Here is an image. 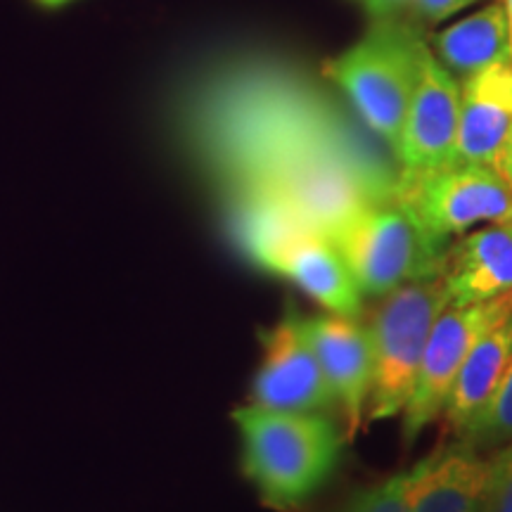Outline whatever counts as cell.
Listing matches in <instances>:
<instances>
[{
	"instance_id": "16",
	"label": "cell",
	"mask_w": 512,
	"mask_h": 512,
	"mask_svg": "<svg viewBox=\"0 0 512 512\" xmlns=\"http://www.w3.org/2000/svg\"><path fill=\"white\" fill-rule=\"evenodd\" d=\"M491 458L475 448L458 444L432 453L430 467L422 475L408 512H479Z\"/></svg>"
},
{
	"instance_id": "4",
	"label": "cell",
	"mask_w": 512,
	"mask_h": 512,
	"mask_svg": "<svg viewBox=\"0 0 512 512\" xmlns=\"http://www.w3.org/2000/svg\"><path fill=\"white\" fill-rule=\"evenodd\" d=\"M366 297L444 273L446 240L434 238L399 200L375 202L328 235Z\"/></svg>"
},
{
	"instance_id": "11",
	"label": "cell",
	"mask_w": 512,
	"mask_h": 512,
	"mask_svg": "<svg viewBox=\"0 0 512 512\" xmlns=\"http://www.w3.org/2000/svg\"><path fill=\"white\" fill-rule=\"evenodd\" d=\"M512 128V64H496L460 81V119L453 162L491 164Z\"/></svg>"
},
{
	"instance_id": "22",
	"label": "cell",
	"mask_w": 512,
	"mask_h": 512,
	"mask_svg": "<svg viewBox=\"0 0 512 512\" xmlns=\"http://www.w3.org/2000/svg\"><path fill=\"white\" fill-rule=\"evenodd\" d=\"M494 169L512 185V128L508 138H505L501 152H498V157L494 159Z\"/></svg>"
},
{
	"instance_id": "18",
	"label": "cell",
	"mask_w": 512,
	"mask_h": 512,
	"mask_svg": "<svg viewBox=\"0 0 512 512\" xmlns=\"http://www.w3.org/2000/svg\"><path fill=\"white\" fill-rule=\"evenodd\" d=\"M460 444L482 451L491 446H505L512 441V361L505 370L496 394L486 403L484 411L465 425L458 434Z\"/></svg>"
},
{
	"instance_id": "9",
	"label": "cell",
	"mask_w": 512,
	"mask_h": 512,
	"mask_svg": "<svg viewBox=\"0 0 512 512\" xmlns=\"http://www.w3.org/2000/svg\"><path fill=\"white\" fill-rule=\"evenodd\" d=\"M460 119V81L434 57L430 43L422 55V67L406 121L401 128L399 171L420 174L453 164Z\"/></svg>"
},
{
	"instance_id": "17",
	"label": "cell",
	"mask_w": 512,
	"mask_h": 512,
	"mask_svg": "<svg viewBox=\"0 0 512 512\" xmlns=\"http://www.w3.org/2000/svg\"><path fill=\"white\" fill-rule=\"evenodd\" d=\"M432 456L422 458L411 470L396 472L394 477L384 479L380 484L356 491L339 508L332 512H408L415 494V486L420 484L422 475L430 467Z\"/></svg>"
},
{
	"instance_id": "1",
	"label": "cell",
	"mask_w": 512,
	"mask_h": 512,
	"mask_svg": "<svg viewBox=\"0 0 512 512\" xmlns=\"http://www.w3.org/2000/svg\"><path fill=\"white\" fill-rule=\"evenodd\" d=\"M190 133L230 190L261 183L313 147L354 138L309 83L268 67L216 74L197 93Z\"/></svg>"
},
{
	"instance_id": "10",
	"label": "cell",
	"mask_w": 512,
	"mask_h": 512,
	"mask_svg": "<svg viewBox=\"0 0 512 512\" xmlns=\"http://www.w3.org/2000/svg\"><path fill=\"white\" fill-rule=\"evenodd\" d=\"M304 325L344 418V441H351L366 420L373 392V344L368 325L337 313L304 318Z\"/></svg>"
},
{
	"instance_id": "5",
	"label": "cell",
	"mask_w": 512,
	"mask_h": 512,
	"mask_svg": "<svg viewBox=\"0 0 512 512\" xmlns=\"http://www.w3.org/2000/svg\"><path fill=\"white\" fill-rule=\"evenodd\" d=\"M446 306L448 294L441 275L403 285L382 297L368 325L373 344V392L366 420L377 422L403 413L434 320Z\"/></svg>"
},
{
	"instance_id": "13",
	"label": "cell",
	"mask_w": 512,
	"mask_h": 512,
	"mask_svg": "<svg viewBox=\"0 0 512 512\" xmlns=\"http://www.w3.org/2000/svg\"><path fill=\"white\" fill-rule=\"evenodd\" d=\"M271 273L292 280L313 302L337 316L356 318L363 309V292L358 290L337 247L330 238L311 228L299 230L287 242Z\"/></svg>"
},
{
	"instance_id": "8",
	"label": "cell",
	"mask_w": 512,
	"mask_h": 512,
	"mask_svg": "<svg viewBox=\"0 0 512 512\" xmlns=\"http://www.w3.org/2000/svg\"><path fill=\"white\" fill-rule=\"evenodd\" d=\"M264 358L252 384V403L273 411L328 413L337 408L306 332L304 316L287 309L271 330L261 332Z\"/></svg>"
},
{
	"instance_id": "24",
	"label": "cell",
	"mask_w": 512,
	"mask_h": 512,
	"mask_svg": "<svg viewBox=\"0 0 512 512\" xmlns=\"http://www.w3.org/2000/svg\"><path fill=\"white\" fill-rule=\"evenodd\" d=\"M503 10H505V19H508V34H510V50H512V0H501Z\"/></svg>"
},
{
	"instance_id": "14",
	"label": "cell",
	"mask_w": 512,
	"mask_h": 512,
	"mask_svg": "<svg viewBox=\"0 0 512 512\" xmlns=\"http://www.w3.org/2000/svg\"><path fill=\"white\" fill-rule=\"evenodd\" d=\"M512 361V313L491 325L467 354L444 406L446 430L458 437L496 394Z\"/></svg>"
},
{
	"instance_id": "3",
	"label": "cell",
	"mask_w": 512,
	"mask_h": 512,
	"mask_svg": "<svg viewBox=\"0 0 512 512\" xmlns=\"http://www.w3.org/2000/svg\"><path fill=\"white\" fill-rule=\"evenodd\" d=\"M425 50V36L408 17L373 19L361 41L325 64V76L394 155Z\"/></svg>"
},
{
	"instance_id": "6",
	"label": "cell",
	"mask_w": 512,
	"mask_h": 512,
	"mask_svg": "<svg viewBox=\"0 0 512 512\" xmlns=\"http://www.w3.org/2000/svg\"><path fill=\"white\" fill-rule=\"evenodd\" d=\"M399 200L434 238L448 240L477 223H512V185L491 164H448L396 178Z\"/></svg>"
},
{
	"instance_id": "23",
	"label": "cell",
	"mask_w": 512,
	"mask_h": 512,
	"mask_svg": "<svg viewBox=\"0 0 512 512\" xmlns=\"http://www.w3.org/2000/svg\"><path fill=\"white\" fill-rule=\"evenodd\" d=\"M34 3L43 10H57V8H64V5L74 3V0H34Z\"/></svg>"
},
{
	"instance_id": "21",
	"label": "cell",
	"mask_w": 512,
	"mask_h": 512,
	"mask_svg": "<svg viewBox=\"0 0 512 512\" xmlns=\"http://www.w3.org/2000/svg\"><path fill=\"white\" fill-rule=\"evenodd\" d=\"M373 19H396L408 17L415 0H356Z\"/></svg>"
},
{
	"instance_id": "2",
	"label": "cell",
	"mask_w": 512,
	"mask_h": 512,
	"mask_svg": "<svg viewBox=\"0 0 512 512\" xmlns=\"http://www.w3.org/2000/svg\"><path fill=\"white\" fill-rule=\"evenodd\" d=\"M233 418L242 437V470L268 508L290 512L328 482L344 437L323 413L249 403Z\"/></svg>"
},
{
	"instance_id": "25",
	"label": "cell",
	"mask_w": 512,
	"mask_h": 512,
	"mask_svg": "<svg viewBox=\"0 0 512 512\" xmlns=\"http://www.w3.org/2000/svg\"><path fill=\"white\" fill-rule=\"evenodd\" d=\"M510 226H512V223H510Z\"/></svg>"
},
{
	"instance_id": "7",
	"label": "cell",
	"mask_w": 512,
	"mask_h": 512,
	"mask_svg": "<svg viewBox=\"0 0 512 512\" xmlns=\"http://www.w3.org/2000/svg\"><path fill=\"white\" fill-rule=\"evenodd\" d=\"M512 313V292L491 302L472 306H446L434 320L425 354H422L413 394L403 408L401 439L411 446L434 420L444 413L460 366L479 337L491 325Z\"/></svg>"
},
{
	"instance_id": "12",
	"label": "cell",
	"mask_w": 512,
	"mask_h": 512,
	"mask_svg": "<svg viewBox=\"0 0 512 512\" xmlns=\"http://www.w3.org/2000/svg\"><path fill=\"white\" fill-rule=\"evenodd\" d=\"M448 306L491 302L512 292V226L489 223L446 249Z\"/></svg>"
},
{
	"instance_id": "20",
	"label": "cell",
	"mask_w": 512,
	"mask_h": 512,
	"mask_svg": "<svg viewBox=\"0 0 512 512\" xmlns=\"http://www.w3.org/2000/svg\"><path fill=\"white\" fill-rule=\"evenodd\" d=\"M475 3H479V0H415L408 19L418 24V27L420 24H439Z\"/></svg>"
},
{
	"instance_id": "19",
	"label": "cell",
	"mask_w": 512,
	"mask_h": 512,
	"mask_svg": "<svg viewBox=\"0 0 512 512\" xmlns=\"http://www.w3.org/2000/svg\"><path fill=\"white\" fill-rule=\"evenodd\" d=\"M479 512H512V441L491 456V475Z\"/></svg>"
},
{
	"instance_id": "15",
	"label": "cell",
	"mask_w": 512,
	"mask_h": 512,
	"mask_svg": "<svg viewBox=\"0 0 512 512\" xmlns=\"http://www.w3.org/2000/svg\"><path fill=\"white\" fill-rule=\"evenodd\" d=\"M430 48L437 60L465 81L467 76L484 72L496 64H512L508 19L501 0H494L475 15L460 19L451 27L430 36Z\"/></svg>"
}]
</instances>
